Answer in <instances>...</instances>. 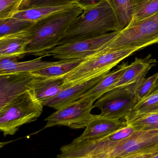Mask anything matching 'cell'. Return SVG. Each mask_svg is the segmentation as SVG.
<instances>
[{
    "mask_svg": "<svg viewBox=\"0 0 158 158\" xmlns=\"http://www.w3.org/2000/svg\"><path fill=\"white\" fill-rule=\"evenodd\" d=\"M83 12V8L77 5L34 22L27 30L30 42L27 55L48 56V52L58 46L70 25Z\"/></svg>",
    "mask_w": 158,
    "mask_h": 158,
    "instance_id": "cell-1",
    "label": "cell"
},
{
    "mask_svg": "<svg viewBox=\"0 0 158 158\" xmlns=\"http://www.w3.org/2000/svg\"><path fill=\"white\" fill-rule=\"evenodd\" d=\"M121 31L114 8L108 0L83 8V12L70 25L58 44L62 45Z\"/></svg>",
    "mask_w": 158,
    "mask_h": 158,
    "instance_id": "cell-2",
    "label": "cell"
},
{
    "mask_svg": "<svg viewBox=\"0 0 158 158\" xmlns=\"http://www.w3.org/2000/svg\"><path fill=\"white\" fill-rule=\"evenodd\" d=\"M141 49L130 47L113 51L101 50L65 75L64 87L66 89L105 76L123 59Z\"/></svg>",
    "mask_w": 158,
    "mask_h": 158,
    "instance_id": "cell-3",
    "label": "cell"
},
{
    "mask_svg": "<svg viewBox=\"0 0 158 158\" xmlns=\"http://www.w3.org/2000/svg\"><path fill=\"white\" fill-rule=\"evenodd\" d=\"M43 107L32 89L28 90L0 110V130L4 136L13 135L22 125L36 120Z\"/></svg>",
    "mask_w": 158,
    "mask_h": 158,
    "instance_id": "cell-4",
    "label": "cell"
},
{
    "mask_svg": "<svg viewBox=\"0 0 158 158\" xmlns=\"http://www.w3.org/2000/svg\"><path fill=\"white\" fill-rule=\"evenodd\" d=\"M157 43L158 12L144 19L130 23L103 49L113 51L130 47L142 49Z\"/></svg>",
    "mask_w": 158,
    "mask_h": 158,
    "instance_id": "cell-5",
    "label": "cell"
},
{
    "mask_svg": "<svg viewBox=\"0 0 158 158\" xmlns=\"http://www.w3.org/2000/svg\"><path fill=\"white\" fill-rule=\"evenodd\" d=\"M95 101L88 98H82L68 106L57 110L47 117L44 129L64 126L73 129H84L92 118L91 111Z\"/></svg>",
    "mask_w": 158,
    "mask_h": 158,
    "instance_id": "cell-6",
    "label": "cell"
},
{
    "mask_svg": "<svg viewBox=\"0 0 158 158\" xmlns=\"http://www.w3.org/2000/svg\"><path fill=\"white\" fill-rule=\"evenodd\" d=\"M119 31L110 32L95 38L58 45L48 52V56H52L54 58L59 60L89 58L103 50L117 37Z\"/></svg>",
    "mask_w": 158,
    "mask_h": 158,
    "instance_id": "cell-7",
    "label": "cell"
},
{
    "mask_svg": "<svg viewBox=\"0 0 158 158\" xmlns=\"http://www.w3.org/2000/svg\"><path fill=\"white\" fill-rule=\"evenodd\" d=\"M137 101L128 88H117L106 93L94 104L100 115L113 119L125 118L134 112Z\"/></svg>",
    "mask_w": 158,
    "mask_h": 158,
    "instance_id": "cell-8",
    "label": "cell"
},
{
    "mask_svg": "<svg viewBox=\"0 0 158 158\" xmlns=\"http://www.w3.org/2000/svg\"><path fill=\"white\" fill-rule=\"evenodd\" d=\"M158 146V129L135 131L130 136L110 147L105 158H120Z\"/></svg>",
    "mask_w": 158,
    "mask_h": 158,
    "instance_id": "cell-9",
    "label": "cell"
},
{
    "mask_svg": "<svg viewBox=\"0 0 158 158\" xmlns=\"http://www.w3.org/2000/svg\"><path fill=\"white\" fill-rule=\"evenodd\" d=\"M36 77L30 72L0 75V110L32 89Z\"/></svg>",
    "mask_w": 158,
    "mask_h": 158,
    "instance_id": "cell-10",
    "label": "cell"
},
{
    "mask_svg": "<svg viewBox=\"0 0 158 158\" xmlns=\"http://www.w3.org/2000/svg\"><path fill=\"white\" fill-rule=\"evenodd\" d=\"M127 125L126 120L113 119L100 114L93 115L82 134L72 142L103 138Z\"/></svg>",
    "mask_w": 158,
    "mask_h": 158,
    "instance_id": "cell-11",
    "label": "cell"
},
{
    "mask_svg": "<svg viewBox=\"0 0 158 158\" xmlns=\"http://www.w3.org/2000/svg\"><path fill=\"white\" fill-rule=\"evenodd\" d=\"M151 54H149L144 58H135L133 62L129 64L113 89L126 88L144 79L148 71L157 64L156 60L151 58Z\"/></svg>",
    "mask_w": 158,
    "mask_h": 158,
    "instance_id": "cell-12",
    "label": "cell"
},
{
    "mask_svg": "<svg viewBox=\"0 0 158 158\" xmlns=\"http://www.w3.org/2000/svg\"><path fill=\"white\" fill-rule=\"evenodd\" d=\"M105 76L64 89L47 101L44 106L53 108L57 110L63 108L82 98Z\"/></svg>",
    "mask_w": 158,
    "mask_h": 158,
    "instance_id": "cell-13",
    "label": "cell"
},
{
    "mask_svg": "<svg viewBox=\"0 0 158 158\" xmlns=\"http://www.w3.org/2000/svg\"><path fill=\"white\" fill-rule=\"evenodd\" d=\"M27 30L0 37V58L15 57L21 59L27 55V46L30 42Z\"/></svg>",
    "mask_w": 158,
    "mask_h": 158,
    "instance_id": "cell-14",
    "label": "cell"
},
{
    "mask_svg": "<svg viewBox=\"0 0 158 158\" xmlns=\"http://www.w3.org/2000/svg\"><path fill=\"white\" fill-rule=\"evenodd\" d=\"M42 57L25 62H19L18 59L15 57L0 58V75L31 72L55 64L58 62L42 61Z\"/></svg>",
    "mask_w": 158,
    "mask_h": 158,
    "instance_id": "cell-15",
    "label": "cell"
},
{
    "mask_svg": "<svg viewBox=\"0 0 158 158\" xmlns=\"http://www.w3.org/2000/svg\"><path fill=\"white\" fill-rule=\"evenodd\" d=\"M65 76L54 77H36L34 79L32 90L36 98L43 105L65 89Z\"/></svg>",
    "mask_w": 158,
    "mask_h": 158,
    "instance_id": "cell-16",
    "label": "cell"
},
{
    "mask_svg": "<svg viewBox=\"0 0 158 158\" xmlns=\"http://www.w3.org/2000/svg\"><path fill=\"white\" fill-rule=\"evenodd\" d=\"M127 63L119 66L117 69L105 75L92 88L87 92L82 98H88L95 101L106 93L113 90L116 83L128 67Z\"/></svg>",
    "mask_w": 158,
    "mask_h": 158,
    "instance_id": "cell-17",
    "label": "cell"
},
{
    "mask_svg": "<svg viewBox=\"0 0 158 158\" xmlns=\"http://www.w3.org/2000/svg\"><path fill=\"white\" fill-rule=\"evenodd\" d=\"M76 5H77V4L72 3L58 6H42L19 10L15 14L13 17L36 22L53 14L70 9Z\"/></svg>",
    "mask_w": 158,
    "mask_h": 158,
    "instance_id": "cell-18",
    "label": "cell"
},
{
    "mask_svg": "<svg viewBox=\"0 0 158 158\" xmlns=\"http://www.w3.org/2000/svg\"><path fill=\"white\" fill-rule=\"evenodd\" d=\"M85 59L60 60L55 64L35 70L30 73L37 77L49 78L63 77L76 68Z\"/></svg>",
    "mask_w": 158,
    "mask_h": 158,
    "instance_id": "cell-19",
    "label": "cell"
},
{
    "mask_svg": "<svg viewBox=\"0 0 158 158\" xmlns=\"http://www.w3.org/2000/svg\"><path fill=\"white\" fill-rule=\"evenodd\" d=\"M127 124L135 131L158 129V111L134 113L125 118Z\"/></svg>",
    "mask_w": 158,
    "mask_h": 158,
    "instance_id": "cell-20",
    "label": "cell"
},
{
    "mask_svg": "<svg viewBox=\"0 0 158 158\" xmlns=\"http://www.w3.org/2000/svg\"><path fill=\"white\" fill-rule=\"evenodd\" d=\"M158 80V72L151 77L147 78H145L127 87L132 92L138 103L146 98L154 92Z\"/></svg>",
    "mask_w": 158,
    "mask_h": 158,
    "instance_id": "cell-21",
    "label": "cell"
},
{
    "mask_svg": "<svg viewBox=\"0 0 158 158\" xmlns=\"http://www.w3.org/2000/svg\"><path fill=\"white\" fill-rule=\"evenodd\" d=\"M158 12V0H133L131 23L144 19Z\"/></svg>",
    "mask_w": 158,
    "mask_h": 158,
    "instance_id": "cell-22",
    "label": "cell"
},
{
    "mask_svg": "<svg viewBox=\"0 0 158 158\" xmlns=\"http://www.w3.org/2000/svg\"><path fill=\"white\" fill-rule=\"evenodd\" d=\"M34 22L14 17L0 19V37L25 31Z\"/></svg>",
    "mask_w": 158,
    "mask_h": 158,
    "instance_id": "cell-23",
    "label": "cell"
},
{
    "mask_svg": "<svg viewBox=\"0 0 158 158\" xmlns=\"http://www.w3.org/2000/svg\"><path fill=\"white\" fill-rule=\"evenodd\" d=\"M72 3H75L73 0H23L19 10L42 6H58Z\"/></svg>",
    "mask_w": 158,
    "mask_h": 158,
    "instance_id": "cell-24",
    "label": "cell"
},
{
    "mask_svg": "<svg viewBox=\"0 0 158 158\" xmlns=\"http://www.w3.org/2000/svg\"><path fill=\"white\" fill-rule=\"evenodd\" d=\"M157 111H158V92L152 93L146 98L138 102L135 106L134 113H146Z\"/></svg>",
    "mask_w": 158,
    "mask_h": 158,
    "instance_id": "cell-25",
    "label": "cell"
},
{
    "mask_svg": "<svg viewBox=\"0 0 158 158\" xmlns=\"http://www.w3.org/2000/svg\"><path fill=\"white\" fill-rule=\"evenodd\" d=\"M23 0H0V19L13 17Z\"/></svg>",
    "mask_w": 158,
    "mask_h": 158,
    "instance_id": "cell-26",
    "label": "cell"
},
{
    "mask_svg": "<svg viewBox=\"0 0 158 158\" xmlns=\"http://www.w3.org/2000/svg\"><path fill=\"white\" fill-rule=\"evenodd\" d=\"M158 154V146L120 158H153Z\"/></svg>",
    "mask_w": 158,
    "mask_h": 158,
    "instance_id": "cell-27",
    "label": "cell"
},
{
    "mask_svg": "<svg viewBox=\"0 0 158 158\" xmlns=\"http://www.w3.org/2000/svg\"><path fill=\"white\" fill-rule=\"evenodd\" d=\"M75 3L82 7H87L97 4L103 0H73Z\"/></svg>",
    "mask_w": 158,
    "mask_h": 158,
    "instance_id": "cell-28",
    "label": "cell"
},
{
    "mask_svg": "<svg viewBox=\"0 0 158 158\" xmlns=\"http://www.w3.org/2000/svg\"><path fill=\"white\" fill-rule=\"evenodd\" d=\"M157 89H158V80L157 81L156 83V86H155V90H154V91H156V90Z\"/></svg>",
    "mask_w": 158,
    "mask_h": 158,
    "instance_id": "cell-29",
    "label": "cell"
},
{
    "mask_svg": "<svg viewBox=\"0 0 158 158\" xmlns=\"http://www.w3.org/2000/svg\"><path fill=\"white\" fill-rule=\"evenodd\" d=\"M153 158H158V154L157 155H156V156H155V157H154Z\"/></svg>",
    "mask_w": 158,
    "mask_h": 158,
    "instance_id": "cell-30",
    "label": "cell"
},
{
    "mask_svg": "<svg viewBox=\"0 0 158 158\" xmlns=\"http://www.w3.org/2000/svg\"><path fill=\"white\" fill-rule=\"evenodd\" d=\"M156 92H158V89H157L156 90V91H154V92H153V93H156Z\"/></svg>",
    "mask_w": 158,
    "mask_h": 158,
    "instance_id": "cell-31",
    "label": "cell"
}]
</instances>
